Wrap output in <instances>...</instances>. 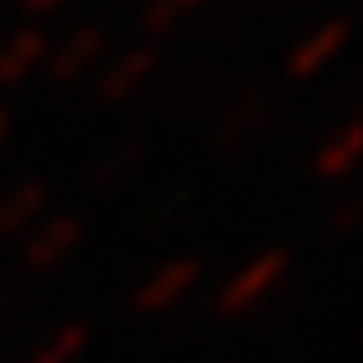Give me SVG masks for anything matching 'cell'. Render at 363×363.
<instances>
[{
	"label": "cell",
	"instance_id": "obj_1",
	"mask_svg": "<svg viewBox=\"0 0 363 363\" xmlns=\"http://www.w3.org/2000/svg\"><path fill=\"white\" fill-rule=\"evenodd\" d=\"M286 277H291V250H281V245L259 250L255 259H245L241 268H232L218 281V291H213L209 304H213L218 318H250L286 286Z\"/></svg>",
	"mask_w": 363,
	"mask_h": 363
},
{
	"label": "cell",
	"instance_id": "obj_2",
	"mask_svg": "<svg viewBox=\"0 0 363 363\" xmlns=\"http://www.w3.org/2000/svg\"><path fill=\"white\" fill-rule=\"evenodd\" d=\"M200 286H204V259L200 255H173L136 281L128 304L136 318H164V313L182 309Z\"/></svg>",
	"mask_w": 363,
	"mask_h": 363
},
{
	"label": "cell",
	"instance_id": "obj_3",
	"mask_svg": "<svg viewBox=\"0 0 363 363\" xmlns=\"http://www.w3.org/2000/svg\"><path fill=\"white\" fill-rule=\"evenodd\" d=\"M109 55V32L100 23H82V28L64 32V37H50V55H45V77L55 86H73L96 77V68L105 64Z\"/></svg>",
	"mask_w": 363,
	"mask_h": 363
},
{
	"label": "cell",
	"instance_id": "obj_4",
	"mask_svg": "<svg viewBox=\"0 0 363 363\" xmlns=\"http://www.w3.org/2000/svg\"><path fill=\"white\" fill-rule=\"evenodd\" d=\"M155 73H159V50L150 41H136V45H123V50L105 55V64L96 68L91 82H96V96L105 105H128L155 82Z\"/></svg>",
	"mask_w": 363,
	"mask_h": 363
},
{
	"label": "cell",
	"instance_id": "obj_5",
	"mask_svg": "<svg viewBox=\"0 0 363 363\" xmlns=\"http://www.w3.org/2000/svg\"><path fill=\"white\" fill-rule=\"evenodd\" d=\"M86 241V223L77 213H45V218L23 236V268L28 272H55L82 250Z\"/></svg>",
	"mask_w": 363,
	"mask_h": 363
},
{
	"label": "cell",
	"instance_id": "obj_6",
	"mask_svg": "<svg viewBox=\"0 0 363 363\" xmlns=\"http://www.w3.org/2000/svg\"><path fill=\"white\" fill-rule=\"evenodd\" d=\"M268 128H272V100L264 91H245V96H236L232 105L218 113V123H213V132H209V145L223 150V155H241V150L264 141Z\"/></svg>",
	"mask_w": 363,
	"mask_h": 363
},
{
	"label": "cell",
	"instance_id": "obj_7",
	"mask_svg": "<svg viewBox=\"0 0 363 363\" xmlns=\"http://www.w3.org/2000/svg\"><path fill=\"white\" fill-rule=\"evenodd\" d=\"M350 45V23L345 18H327L309 28L300 41L286 50V77L291 82H309V77H323Z\"/></svg>",
	"mask_w": 363,
	"mask_h": 363
},
{
	"label": "cell",
	"instance_id": "obj_8",
	"mask_svg": "<svg viewBox=\"0 0 363 363\" xmlns=\"http://www.w3.org/2000/svg\"><path fill=\"white\" fill-rule=\"evenodd\" d=\"M45 55H50V32L41 23H23V28L0 37V91H14L45 73Z\"/></svg>",
	"mask_w": 363,
	"mask_h": 363
},
{
	"label": "cell",
	"instance_id": "obj_9",
	"mask_svg": "<svg viewBox=\"0 0 363 363\" xmlns=\"http://www.w3.org/2000/svg\"><path fill=\"white\" fill-rule=\"evenodd\" d=\"M359 159H363V123L345 118L340 128H332L323 141L313 145L309 168H313L318 182H345V177H354Z\"/></svg>",
	"mask_w": 363,
	"mask_h": 363
},
{
	"label": "cell",
	"instance_id": "obj_10",
	"mask_svg": "<svg viewBox=\"0 0 363 363\" xmlns=\"http://www.w3.org/2000/svg\"><path fill=\"white\" fill-rule=\"evenodd\" d=\"M45 213H50V182L45 177H23L0 196V236L23 241Z\"/></svg>",
	"mask_w": 363,
	"mask_h": 363
},
{
	"label": "cell",
	"instance_id": "obj_11",
	"mask_svg": "<svg viewBox=\"0 0 363 363\" xmlns=\"http://www.w3.org/2000/svg\"><path fill=\"white\" fill-rule=\"evenodd\" d=\"M86 350H91V323L73 318V323L50 327V332L32 345V354L23 359V363H82Z\"/></svg>",
	"mask_w": 363,
	"mask_h": 363
},
{
	"label": "cell",
	"instance_id": "obj_12",
	"mask_svg": "<svg viewBox=\"0 0 363 363\" xmlns=\"http://www.w3.org/2000/svg\"><path fill=\"white\" fill-rule=\"evenodd\" d=\"M141 159H145V141H141V136H128V141L109 145V150L100 155L96 164H91L86 186H91V191H113V186H123V182H132V173L141 168Z\"/></svg>",
	"mask_w": 363,
	"mask_h": 363
},
{
	"label": "cell",
	"instance_id": "obj_13",
	"mask_svg": "<svg viewBox=\"0 0 363 363\" xmlns=\"http://www.w3.org/2000/svg\"><path fill=\"white\" fill-rule=\"evenodd\" d=\"M182 14L186 9L177 5V0H145V9H141V37H168V32L182 23Z\"/></svg>",
	"mask_w": 363,
	"mask_h": 363
},
{
	"label": "cell",
	"instance_id": "obj_14",
	"mask_svg": "<svg viewBox=\"0 0 363 363\" xmlns=\"http://www.w3.org/2000/svg\"><path fill=\"white\" fill-rule=\"evenodd\" d=\"M363 218V204L359 200H340L332 213H327V223H323V232L332 236V241H345V236H354V227Z\"/></svg>",
	"mask_w": 363,
	"mask_h": 363
},
{
	"label": "cell",
	"instance_id": "obj_15",
	"mask_svg": "<svg viewBox=\"0 0 363 363\" xmlns=\"http://www.w3.org/2000/svg\"><path fill=\"white\" fill-rule=\"evenodd\" d=\"M14 5H18V9H28V14H37V18H41V14H55V9H64L68 0H14Z\"/></svg>",
	"mask_w": 363,
	"mask_h": 363
},
{
	"label": "cell",
	"instance_id": "obj_16",
	"mask_svg": "<svg viewBox=\"0 0 363 363\" xmlns=\"http://www.w3.org/2000/svg\"><path fill=\"white\" fill-rule=\"evenodd\" d=\"M9 136H14V109L0 100V155H5V145H9Z\"/></svg>",
	"mask_w": 363,
	"mask_h": 363
},
{
	"label": "cell",
	"instance_id": "obj_17",
	"mask_svg": "<svg viewBox=\"0 0 363 363\" xmlns=\"http://www.w3.org/2000/svg\"><path fill=\"white\" fill-rule=\"evenodd\" d=\"M182 9H196V5H209V0H177Z\"/></svg>",
	"mask_w": 363,
	"mask_h": 363
},
{
	"label": "cell",
	"instance_id": "obj_18",
	"mask_svg": "<svg viewBox=\"0 0 363 363\" xmlns=\"http://www.w3.org/2000/svg\"><path fill=\"white\" fill-rule=\"evenodd\" d=\"M5 5H9V0H0V9H5Z\"/></svg>",
	"mask_w": 363,
	"mask_h": 363
}]
</instances>
